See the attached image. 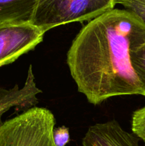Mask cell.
I'll use <instances>...</instances> for the list:
<instances>
[{"label":"cell","instance_id":"6da1fadb","mask_svg":"<svg viewBox=\"0 0 145 146\" xmlns=\"http://www.w3.org/2000/svg\"><path fill=\"white\" fill-rule=\"evenodd\" d=\"M145 31L139 17L113 9L90 21L74 38L67 64L78 90L93 105L115 96L142 95L130 58L134 36Z\"/></svg>","mask_w":145,"mask_h":146},{"label":"cell","instance_id":"7a4b0ae2","mask_svg":"<svg viewBox=\"0 0 145 146\" xmlns=\"http://www.w3.org/2000/svg\"><path fill=\"white\" fill-rule=\"evenodd\" d=\"M116 4V0H38L31 24L45 33L63 24L91 21Z\"/></svg>","mask_w":145,"mask_h":146},{"label":"cell","instance_id":"3957f363","mask_svg":"<svg viewBox=\"0 0 145 146\" xmlns=\"http://www.w3.org/2000/svg\"><path fill=\"white\" fill-rule=\"evenodd\" d=\"M55 120L51 111L33 107L5 121L0 128V146H56Z\"/></svg>","mask_w":145,"mask_h":146},{"label":"cell","instance_id":"277c9868","mask_svg":"<svg viewBox=\"0 0 145 146\" xmlns=\"http://www.w3.org/2000/svg\"><path fill=\"white\" fill-rule=\"evenodd\" d=\"M44 34L31 23L0 26V67L34 49L44 40Z\"/></svg>","mask_w":145,"mask_h":146},{"label":"cell","instance_id":"5b68a950","mask_svg":"<svg viewBox=\"0 0 145 146\" xmlns=\"http://www.w3.org/2000/svg\"><path fill=\"white\" fill-rule=\"evenodd\" d=\"M82 146H139V140L121 127L115 120L90 126Z\"/></svg>","mask_w":145,"mask_h":146},{"label":"cell","instance_id":"8992f818","mask_svg":"<svg viewBox=\"0 0 145 146\" xmlns=\"http://www.w3.org/2000/svg\"><path fill=\"white\" fill-rule=\"evenodd\" d=\"M42 93L37 88L35 82L32 66L30 65L27 73L25 84L21 88L15 85L11 89L0 88V128L4 123L1 121V116L11 108L19 109H29L35 107L38 104L36 96Z\"/></svg>","mask_w":145,"mask_h":146},{"label":"cell","instance_id":"52a82bcc","mask_svg":"<svg viewBox=\"0 0 145 146\" xmlns=\"http://www.w3.org/2000/svg\"><path fill=\"white\" fill-rule=\"evenodd\" d=\"M38 0H0V26L31 23Z\"/></svg>","mask_w":145,"mask_h":146},{"label":"cell","instance_id":"ba28073f","mask_svg":"<svg viewBox=\"0 0 145 146\" xmlns=\"http://www.w3.org/2000/svg\"><path fill=\"white\" fill-rule=\"evenodd\" d=\"M130 58L134 71L145 96V31L136 34L131 41Z\"/></svg>","mask_w":145,"mask_h":146},{"label":"cell","instance_id":"9c48e42d","mask_svg":"<svg viewBox=\"0 0 145 146\" xmlns=\"http://www.w3.org/2000/svg\"><path fill=\"white\" fill-rule=\"evenodd\" d=\"M132 131L134 135L145 145V106L134 111L132 116Z\"/></svg>","mask_w":145,"mask_h":146},{"label":"cell","instance_id":"30bf717a","mask_svg":"<svg viewBox=\"0 0 145 146\" xmlns=\"http://www.w3.org/2000/svg\"><path fill=\"white\" fill-rule=\"evenodd\" d=\"M116 4L134 14L145 24V0H116Z\"/></svg>","mask_w":145,"mask_h":146},{"label":"cell","instance_id":"8fae6325","mask_svg":"<svg viewBox=\"0 0 145 146\" xmlns=\"http://www.w3.org/2000/svg\"><path fill=\"white\" fill-rule=\"evenodd\" d=\"M53 138L56 146H65L70 141L69 129L65 126L54 128Z\"/></svg>","mask_w":145,"mask_h":146}]
</instances>
